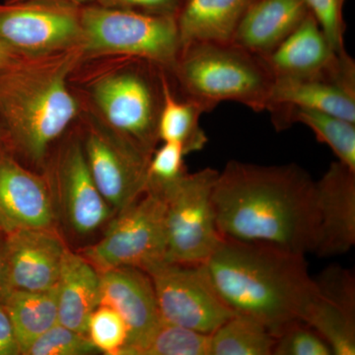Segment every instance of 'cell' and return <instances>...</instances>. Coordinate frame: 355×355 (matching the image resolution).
Returning <instances> with one entry per match:
<instances>
[{
  "instance_id": "obj_1",
  "label": "cell",
  "mask_w": 355,
  "mask_h": 355,
  "mask_svg": "<svg viewBox=\"0 0 355 355\" xmlns=\"http://www.w3.org/2000/svg\"><path fill=\"white\" fill-rule=\"evenodd\" d=\"M223 239L268 245L303 254L316 245L315 181L296 164L229 161L212 191Z\"/></svg>"
},
{
  "instance_id": "obj_9",
  "label": "cell",
  "mask_w": 355,
  "mask_h": 355,
  "mask_svg": "<svg viewBox=\"0 0 355 355\" xmlns=\"http://www.w3.org/2000/svg\"><path fill=\"white\" fill-rule=\"evenodd\" d=\"M76 127L96 186L114 214L144 195L151 156L81 112Z\"/></svg>"
},
{
  "instance_id": "obj_16",
  "label": "cell",
  "mask_w": 355,
  "mask_h": 355,
  "mask_svg": "<svg viewBox=\"0 0 355 355\" xmlns=\"http://www.w3.org/2000/svg\"><path fill=\"white\" fill-rule=\"evenodd\" d=\"M67 249L58 229H22L8 233L4 246L8 289L55 288Z\"/></svg>"
},
{
  "instance_id": "obj_14",
  "label": "cell",
  "mask_w": 355,
  "mask_h": 355,
  "mask_svg": "<svg viewBox=\"0 0 355 355\" xmlns=\"http://www.w3.org/2000/svg\"><path fill=\"white\" fill-rule=\"evenodd\" d=\"M0 228L8 233L22 229H58L50 184L6 153L0 157Z\"/></svg>"
},
{
  "instance_id": "obj_28",
  "label": "cell",
  "mask_w": 355,
  "mask_h": 355,
  "mask_svg": "<svg viewBox=\"0 0 355 355\" xmlns=\"http://www.w3.org/2000/svg\"><path fill=\"white\" fill-rule=\"evenodd\" d=\"M87 336L98 352L123 355L128 340V327L116 311L101 304L89 318Z\"/></svg>"
},
{
  "instance_id": "obj_27",
  "label": "cell",
  "mask_w": 355,
  "mask_h": 355,
  "mask_svg": "<svg viewBox=\"0 0 355 355\" xmlns=\"http://www.w3.org/2000/svg\"><path fill=\"white\" fill-rule=\"evenodd\" d=\"M210 335L162 321L135 355H209Z\"/></svg>"
},
{
  "instance_id": "obj_2",
  "label": "cell",
  "mask_w": 355,
  "mask_h": 355,
  "mask_svg": "<svg viewBox=\"0 0 355 355\" xmlns=\"http://www.w3.org/2000/svg\"><path fill=\"white\" fill-rule=\"evenodd\" d=\"M81 58L80 49H74L0 69V130L7 151L30 169L44 173L80 116L69 76Z\"/></svg>"
},
{
  "instance_id": "obj_26",
  "label": "cell",
  "mask_w": 355,
  "mask_h": 355,
  "mask_svg": "<svg viewBox=\"0 0 355 355\" xmlns=\"http://www.w3.org/2000/svg\"><path fill=\"white\" fill-rule=\"evenodd\" d=\"M302 123L314 133L318 141L326 144L338 162L355 171V123L316 110L295 108L288 116V127Z\"/></svg>"
},
{
  "instance_id": "obj_10",
  "label": "cell",
  "mask_w": 355,
  "mask_h": 355,
  "mask_svg": "<svg viewBox=\"0 0 355 355\" xmlns=\"http://www.w3.org/2000/svg\"><path fill=\"white\" fill-rule=\"evenodd\" d=\"M44 174L50 184L58 220L85 237L110 223L114 210L96 186L74 125L51 153Z\"/></svg>"
},
{
  "instance_id": "obj_30",
  "label": "cell",
  "mask_w": 355,
  "mask_h": 355,
  "mask_svg": "<svg viewBox=\"0 0 355 355\" xmlns=\"http://www.w3.org/2000/svg\"><path fill=\"white\" fill-rule=\"evenodd\" d=\"M272 355H334L330 345L303 321L287 324L275 336Z\"/></svg>"
},
{
  "instance_id": "obj_35",
  "label": "cell",
  "mask_w": 355,
  "mask_h": 355,
  "mask_svg": "<svg viewBox=\"0 0 355 355\" xmlns=\"http://www.w3.org/2000/svg\"><path fill=\"white\" fill-rule=\"evenodd\" d=\"M23 58H25L21 57V55L16 53L15 51L9 49L6 44L0 42V69L10 67V65L20 62Z\"/></svg>"
},
{
  "instance_id": "obj_8",
  "label": "cell",
  "mask_w": 355,
  "mask_h": 355,
  "mask_svg": "<svg viewBox=\"0 0 355 355\" xmlns=\"http://www.w3.org/2000/svg\"><path fill=\"white\" fill-rule=\"evenodd\" d=\"M99 272L119 266H133L146 272L165 261L164 198L146 191L110 221L99 241L80 251Z\"/></svg>"
},
{
  "instance_id": "obj_34",
  "label": "cell",
  "mask_w": 355,
  "mask_h": 355,
  "mask_svg": "<svg viewBox=\"0 0 355 355\" xmlns=\"http://www.w3.org/2000/svg\"><path fill=\"white\" fill-rule=\"evenodd\" d=\"M20 354L12 324L3 306L0 304V355Z\"/></svg>"
},
{
  "instance_id": "obj_6",
  "label": "cell",
  "mask_w": 355,
  "mask_h": 355,
  "mask_svg": "<svg viewBox=\"0 0 355 355\" xmlns=\"http://www.w3.org/2000/svg\"><path fill=\"white\" fill-rule=\"evenodd\" d=\"M83 58L127 55L149 60L172 71L181 51L176 18L110 8L81 6Z\"/></svg>"
},
{
  "instance_id": "obj_11",
  "label": "cell",
  "mask_w": 355,
  "mask_h": 355,
  "mask_svg": "<svg viewBox=\"0 0 355 355\" xmlns=\"http://www.w3.org/2000/svg\"><path fill=\"white\" fill-rule=\"evenodd\" d=\"M81 6L60 0L4 1L0 4V42L23 58L80 49Z\"/></svg>"
},
{
  "instance_id": "obj_29",
  "label": "cell",
  "mask_w": 355,
  "mask_h": 355,
  "mask_svg": "<svg viewBox=\"0 0 355 355\" xmlns=\"http://www.w3.org/2000/svg\"><path fill=\"white\" fill-rule=\"evenodd\" d=\"M98 352L87 336L58 323L32 343L25 355H86Z\"/></svg>"
},
{
  "instance_id": "obj_21",
  "label": "cell",
  "mask_w": 355,
  "mask_h": 355,
  "mask_svg": "<svg viewBox=\"0 0 355 355\" xmlns=\"http://www.w3.org/2000/svg\"><path fill=\"white\" fill-rule=\"evenodd\" d=\"M58 323L87 336L89 318L101 301L100 272L67 249L57 284Z\"/></svg>"
},
{
  "instance_id": "obj_31",
  "label": "cell",
  "mask_w": 355,
  "mask_h": 355,
  "mask_svg": "<svg viewBox=\"0 0 355 355\" xmlns=\"http://www.w3.org/2000/svg\"><path fill=\"white\" fill-rule=\"evenodd\" d=\"M162 144V146L154 150L149 161L146 191L159 193L187 173L183 147L174 142Z\"/></svg>"
},
{
  "instance_id": "obj_7",
  "label": "cell",
  "mask_w": 355,
  "mask_h": 355,
  "mask_svg": "<svg viewBox=\"0 0 355 355\" xmlns=\"http://www.w3.org/2000/svg\"><path fill=\"white\" fill-rule=\"evenodd\" d=\"M218 173L212 168L186 173L157 193L165 202V261L205 265L220 244L212 202Z\"/></svg>"
},
{
  "instance_id": "obj_38",
  "label": "cell",
  "mask_w": 355,
  "mask_h": 355,
  "mask_svg": "<svg viewBox=\"0 0 355 355\" xmlns=\"http://www.w3.org/2000/svg\"><path fill=\"white\" fill-rule=\"evenodd\" d=\"M6 153H8V151H7L6 144H4L3 135H2L1 130H0V157Z\"/></svg>"
},
{
  "instance_id": "obj_4",
  "label": "cell",
  "mask_w": 355,
  "mask_h": 355,
  "mask_svg": "<svg viewBox=\"0 0 355 355\" xmlns=\"http://www.w3.org/2000/svg\"><path fill=\"white\" fill-rule=\"evenodd\" d=\"M165 72L142 58L101 55L81 58L69 83L83 112L153 155L159 142Z\"/></svg>"
},
{
  "instance_id": "obj_13",
  "label": "cell",
  "mask_w": 355,
  "mask_h": 355,
  "mask_svg": "<svg viewBox=\"0 0 355 355\" xmlns=\"http://www.w3.org/2000/svg\"><path fill=\"white\" fill-rule=\"evenodd\" d=\"M295 108L316 110L355 123L354 58L343 51L330 69L317 76L275 78L268 111L277 130L289 128V113Z\"/></svg>"
},
{
  "instance_id": "obj_12",
  "label": "cell",
  "mask_w": 355,
  "mask_h": 355,
  "mask_svg": "<svg viewBox=\"0 0 355 355\" xmlns=\"http://www.w3.org/2000/svg\"><path fill=\"white\" fill-rule=\"evenodd\" d=\"M146 272L167 323L211 335L234 315L217 294L205 265L162 261Z\"/></svg>"
},
{
  "instance_id": "obj_19",
  "label": "cell",
  "mask_w": 355,
  "mask_h": 355,
  "mask_svg": "<svg viewBox=\"0 0 355 355\" xmlns=\"http://www.w3.org/2000/svg\"><path fill=\"white\" fill-rule=\"evenodd\" d=\"M309 14L304 0H254L240 21L231 43L265 57Z\"/></svg>"
},
{
  "instance_id": "obj_37",
  "label": "cell",
  "mask_w": 355,
  "mask_h": 355,
  "mask_svg": "<svg viewBox=\"0 0 355 355\" xmlns=\"http://www.w3.org/2000/svg\"><path fill=\"white\" fill-rule=\"evenodd\" d=\"M15 1H18V0H15ZM60 1L69 2V3L76 4V6H85V4L91 3L93 0H60Z\"/></svg>"
},
{
  "instance_id": "obj_33",
  "label": "cell",
  "mask_w": 355,
  "mask_h": 355,
  "mask_svg": "<svg viewBox=\"0 0 355 355\" xmlns=\"http://www.w3.org/2000/svg\"><path fill=\"white\" fill-rule=\"evenodd\" d=\"M91 3L110 8L128 9L176 17L183 0H93Z\"/></svg>"
},
{
  "instance_id": "obj_15",
  "label": "cell",
  "mask_w": 355,
  "mask_h": 355,
  "mask_svg": "<svg viewBox=\"0 0 355 355\" xmlns=\"http://www.w3.org/2000/svg\"><path fill=\"white\" fill-rule=\"evenodd\" d=\"M301 321L330 345L334 355L355 354V284L354 275L331 266L314 279V288Z\"/></svg>"
},
{
  "instance_id": "obj_32",
  "label": "cell",
  "mask_w": 355,
  "mask_h": 355,
  "mask_svg": "<svg viewBox=\"0 0 355 355\" xmlns=\"http://www.w3.org/2000/svg\"><path fill=\"white\" fill-rule=\"evenodd\" d=\"M310 13L321 26L327 38L338 53L345 51V23L343 6L345 0H304Z\"/></svg>"
},
{
  "instance_id": "obj_20",
  "label": "cell",
  "mask_w": 355,
  "mask_h": 355,
  "mask_svg": "<svg viewBox=\"0 0 355 355\" xmlns=\"http://www.w3.org/2000/svg\"><path fill=\"white\" fill-rule=\"evenodd\" d=\"M342 53L334 50L310 13L282 44L261 58L273 78H301L326 71Z\"/></svg>"
},
{
  "instance_id": "obj_5",
  "label": "cell",
  "mask_w": 355,
  "mask_h": 355,
  "mask_svg": "<svg viewBox=\"0 0 355 355\" xmlns=\"http://www.w3.org/2000/svg\"><path fill=\"white\" fill-rule=\"evenodd\" d=\"M182 97L209 113L221 102L268 111L272 74L263 58L233 43H193L180 51L170 72Z\"/></svg>"
},
{
  "instance_id": "obj_18",
  "label": "cell",
  "mask_w": 355,
  "mask_h": 355,
  "mask_svg": "<svg viewBox=\"0 0 355 355\" xmlns=\"http://www.w3.org/2000/svg\"><path fill=\"white\" fill-rule=\"evenodd\" d=\"M100 305L116 311L128 327L123 355H135L163 321L150 277L140 268L119 266L100 272Z\"/></svg>"
},
{
  "instance_id": "obj_39",
  "label": "cell",
  "mask_w": 355,
  "mask_h": 355,
  "mask_svg": "<svg viewBox=\"0 0 355 355\" xmlns=\"http://www.w3.org/2000/svg\"><path fill=\"white\" fill-rule=\"evenodd\" d=\"M4 1H6V2H12V1H15V0H4Z\"/></svg>"
},
{
  "instance_id": "obj_24",
  "label": "cell",
  "mask_w": 355,
  "mask_h": 355,
  "mask_svg": "<svg viewBox=\"0 0 355 355\" xmlns=\"http://www.w3.org/2000/svg\"><path fill=\"white\" fill-rule=\"evenodd\" d=\"M205 110L184 97H178L170 74L163 76V100L158 119V139L183 147L186 156L202 150L209 139L200 127Z\"/></svg>"
},
{
  "instance_id": "obj_3",
  "label": "cell",
  "mask_w": 355,
  "mask_h": 355,
  "mask_svg": "<svg viewBox=\"0 0 355 355\" xmlns=\"http://www.w3.org/2000/svg\"><path fill=\"white\" fill-rule=\"evenodd\" d=\"M205 266L229 309L258 320L275 336L301 321L314 288L305 256L268 245L222 239Z\"/></svg>"
},
{
  "instance_id": "obj_17",
  "label": "cell",
  "mask_w": 355,
  "mask_h": 355,
  "mask_svg": "<svg viewBox=\"0 0 355 355\" xmlns=\"http://www.w3.org/2000/svg\"><path fill=\"white\" fill-rule=\"evenodd\" d=\"M317 237L314 252L329 258L349 252L355 244V171L331 163L315 181Z\"/></svg>"
},
{
  "instance_id": "obj_23",
  "label": "cell",
  "mask_w": 355,
  "mask_h": 355,
  "mask_svg": "<svg viewBox=\"0 0 355 355\" xmlns=\"http://www.w3.org/2000/svg\"><path fill=\"white\" fill-rule=\"evenodd\" d=\"M0 304L10 319L20 354L58 323L57 287L46 291L8 289Z\"/></svg>"
},
{
  "instance_id": "obj_25",
  "label": "cell",
  "mask_w": 355,
  "mask_h": 355,
  "mask_svg": "<svg viewBox=\"0 0 355 355\" xmlns=\"http://www.w3.org/2000/svg\"><path fill=\"white\" fill-rule=\"evenodd\" d=\"M275 336L266 324L234 314L210 335L209 355H272Z\"/></svg>"
},
{
  "instance_id": "obj_22",
  "label": "cell",
  "mask_w": 355,
  "mask_h": 355,
  "mask_svg": "<svg viewBox=\"0 0 355 355\" xmlns=\"http://www.w3.org/2000/svg\"><path fill=\"white\" fill-rule=\"evenodd\" d=\"M254 0H183L176 15L181 50L193 43H231Z\"/></svg>"
},
{
  "instance_id": "obj_36",
  "label": "cell",
  "mask_w": 355,
  "mask_h": 355,
  "mask_svg": "<svg viewBox=\"0 0 355 355\" xmlns=\"http://www.w3.org/2000/svg\"><path fill=\"white\" fill-rule=\"evenodd\" d=\"M8 291L6 282V257H4V247L0 248V299Z\"/></svg>"
}]
</instances>
